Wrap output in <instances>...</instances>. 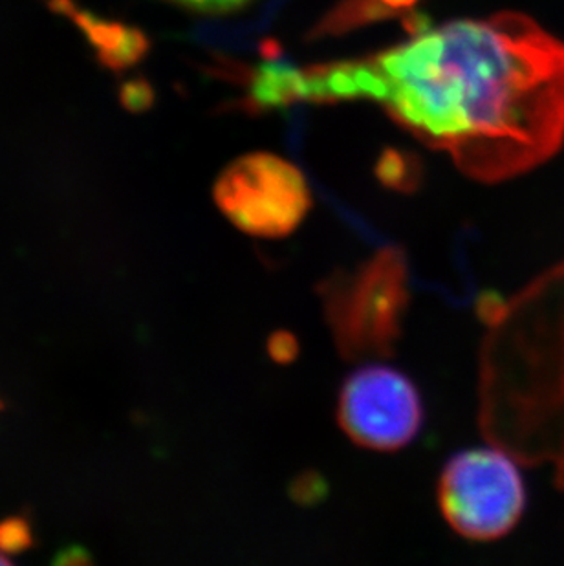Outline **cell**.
Returning a JSON list of instances; mask_svg holds the SVG:
<instances>
[{
  "label": "cell",
  "mask_w": 564,
  "mask_h": 566,
  "mask_svg": "<svg viewBox=\"0 0 564 566\" xmlns=\"http://www.w3.org/2000/svg\"><path fill=\"white\" fill-rule=\"evenodd\" d=\"M370 99L399 127L451 156L473 180L504 182L564 144V41L501 11L416 28L370 55L299 69L297 102Z\"/></svg>",
  "instance_id": "cell-1"
},
{
  "label": "cell",
  "mask_w": 564,
  "mask_h": 566,
  "mask_svg": "<svg viewBox=\"0 0 564 566\" xmlns=\"http://www.w3.org/2000/svg\"><path fill=\"white\" fill-rule=\"evenodd\" d=\"M317 294L343 358L373 361L395 353L410 303L409 264L399 248L332 273Z\"/></svg>",
  "instance_id": "cell-2"
},
{
  "label": "cell",
  "mask_w": 564,
  "mask_h": 566,
  "mask_svg": "<svg viewBox=\"0 0 564 566\" xmlns=\"http://www.w3.org/2000/svg\"><path fill=\"white\" fill-rule=\"evenodd\" d=\"M437 501L455 534L473 543H491L506 537L521 521L526 486L504 449H463L443 465Z\"/></svg>",
  "instance_id": "cell-3"
},
{
  "label": "cell",
  "mask_w": 564,
  "mask_h": 566,
  "mask_svg": "<svg viewBox=\"0 0 564 566\" xmlns=\"http://www.w3.org/2000/svg\"><path fill=\"white\" fill-rule=\"evenodd\" d=\"M213 198L237 230L267 241L295 233L314 206L303 171L272 153L231 161L215 182Z\"/></svg>",
  "instance_id": "cell-4"
},
{
  "label": "cell",
  "mask_w": 564,
  "mask_h": 566,
  "mask_svg": "<svg viewBox=\"0 0 564 566\" xmlns=\"http://www.w3.org/2000/svg\"><path fill=\"white\" fill-rule=\"evenodd\" d=\"M341 431L368 451L393 453L415 442L426 403L412 378L385 364H365L346 376L337 395Z\"/></svg>",
  "instance_id": "cell-5"
},
{
  "label": "cell",
  "mask_w": 564,
  "mask_h": 566,
  "mask_svg": "<svg viewBox=\"0 0 564 566\" xmlns=\"http://www.w3.org/2000/svg\"><path fill=\"white\" fill-rule=\"evenodd\" d=\"M63 6L74 15L75 21L80 22L86 35L92 39V43L96 44L97 50L102 52L108 64L127 66V64L136 63L145 54L147 41L142 38V33L136 32L133 28L108 24L97 17L75 10L66 2H63Z\"/></svg>",
  "instance_id": "cell-6"
},
{
  "label": "cell",
  "mask_w": 564,
  "mask_h": 566,
  "mask_svg": "<svg viewBox=\"0 0 564 566\" xmlns=\"http://www.w3.org/2000/svg\"><path fill=\"white\" fill-rule=\"evenodd\" d=\"M420 0H341L340 6L320 24V32L341 33L351 28L379 21L405 10H412Z\"/></svg>",
  "instance_id": "cell-7"
},
{
  "label": "cell",
  "mask_w": 564,
  "mask_h": 566,
  "mask_svg": "<svg viewBox=\"0 0 564 566\" xmlns=\"http://www.w3.org/2000/svg\"><path fill=\"white\" fill-rule=\"evenodd\" d=\"M376 175L387 188L398 189V191L415 189L416 182H418V169H416L415 161H410L407 156L396 153V150H389L379 160Z\"/></svg>",
  "instance_id": "cell-8"
},
{
  "label": "cell",
  "mask_w": 564,
  "mask_h": 566,
  "mask_svg": "<svg viewBox=\"0 0 564 566\" xmlns=\"http://www.w3.org/2000/svg\"><path fill=\"white\" fill-rule=\"evenodd\" d=\"M35 545L33 539L32 523L24 515H13V517L0 521V552L8 554H21Z\"/></svg>",
  "instance_id": "cell-9"
},
{
  "label": "cell",
  "mask_w": 564,
  "mask_h": 566,
  "mask_svg": "<svg viewBox=\"0 0 564 566\" xmlns=\"http://www.w3.org/2000/svg\"><path fill=\"white\" fill-rule=\"evenodd\" d=\"M176 2L192 8V10L219 13V11L239 10L242 6L248 4L250 0H176Z\"/></svg>",
  "instance_id": "cell-10"
},
{
  "label": "cell",
  "mask_w": 564,
  "mask_h": 566,
  "mask_svg": "<svg viewBox=\"0 0 564 566\" xmlns=\"http://www.w3.org/2000/svg\"><path fill=\"white\" fill-rule=\"evenodd\" d=\"M0 565H11L10 557L6 556V554H2V552H0Z\"/></svg>",
  "instance_id": "cell-11"
},
{
  "label": "cell",
  "mask_w": 564,
  "mask_h": 566,
  "mask_svg": "<svg viewBox=\"0 0 564 566\" xmlns=\"http://www.w3.org/2000/svg\"><path fill=\"white\" fill-rule=\"evenodd\" d=\"M0 407H2V401H0Z\"/></svg>",
  "instance_id": "cell-12"
}]
</instances>
